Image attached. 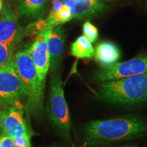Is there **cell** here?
Listing matches in <instances>:
<instances>
[{
	"label": "cell",
	"mask_w": 147,
	"mask_h": 147,
	"mask_svg": "<svg viewBox=\"0 0 147 147\" xmlns=\"http://www.w3.org/2000/svg\"><path fill=\"white\" fill-rule=\"evenodd\" d=\"M24 33L18 25L12 6L6 3L3 6L0 16V42L15 49Z\"/></svg>",
	"instance_id": "cell-8"
},
{
	"label": "cell",
	"mask_w": 147,
	"mask_h": 147,
	"mask_svg": "<svg viewBox=\"0 0 147 147\" xmlns=\"http://www.w3.org/2000/svg\"><path fill=\"white\" fill-rule=\"evenodd\" d=\"M121 57L119 47L110 41H104L97 45L94 57L102 67H108L118 63Z\"/></svg>",
	"instance_id": "cell-11"
},
{
	"label": "cell",
	"mask_w": 147,
	"mask_h": 147,
	"mask_svg": "<svg viewBox=\"0 0 147 147\" xmlns=\"http://www.w3.org/2000/svg\"><path fill=\"white\" fill-rule=\"evenodd\" d=\"M48 29L46 20H39V21L35 22V23L31 24L27 27V30L25 33L30 35H38L42 31Z\"/></svg>",
	"instance_id": "cell-17"
},
{
	"label": "cell",
	"mask_w": 147,
	"mask_h": 147,
	"mask_svg": "<svg viewBox=\"0 0 147 147\" xmlns=\"http://www.w3.org/2000/svg\"><path fill=\"white\" fill-rule=\"evenodd\" d=\"M3 108L1 134L12 139L17 147H32L31 136L21 104Z\"/></svg>",
	"instance_id": "cell-6"
},
{
	"label": "cell",
	"mask_w": 147,
	"mask_h": 147,
	"mask_svg": "<svg viewBox=\"0 0 147 147\" xmlns=\"http://www.w3.org/2000/svg\"><path fill=\"white\" fill-rule=\"evenodd\" d=\"M3 117V108L0 106V132L1 131V129H2Z\"/></svg>",
	"instance_id": "cell-19"
},
{
	"label": "cell",
	"mask_w": 147,
	"mask_h": 147,
	"mask_svg": "<svg viewBox=\"0 0 147 147\" xmlns=\"http://www.w3.org/2000/svg\"><path fill=\"white\" fill-rule=\"evenodd\" d=\"M47 112L49 121L56 131L66 140L70 141V116L59 73L51 74Z\"/></svg>",
	"instance_id": "cell-4"
},
{
	"label": "cell",
	"mask_w": 147,
	"mask_h": 147,
	"mask_svg": "<svg viewBox=\"0 0 147 147\" xmlns=\"http://www.w3.org/2000/svg\"><path fill=\"white\" fill-rule=\"evenodd\" d=\"M0 147H17L10 137L1 134L0 135Z\"/></svg>",
	"instance_id": "cell-18"
},
{
	"label": "cell",
	"mask_w": 147,
	"mask_h": 147,
	"mask_svg": "<svg viewBox=\"0 0 147 147\" xmlns=\"http://www.w3.org/2000/svg\"><path fill=\"white\" fill-rule=\"evenodd\" d=\"M26 97V89L12 60L0 67V106L21 104V100Z\"/></svg>",
	"instance_id": "cell-5"
},
{
	"label": "cell",
	"mask_w": 147,
	"mask_h": 147,
	"mask_svg": "<svg viewBox=\"0 0 147 147\" xmlns=\"http://www.w3.org/2000/svg\"><path fill=\"white\" fill-rule=\"evenodd\" d=\"M120 147H138L136 145L134 144H130V145H124V146H120Z\"/></svg>",
	"instance_id": "cell-20"
},
{
	"label": "cell",
	"mask_w": 147,
	"mask_h": 147,
	"mask_svg": "<svg viewBox=\"0 0 147 147\" xmlns=\"http://www.w3.org/2000/svg\"><path fill=\"white\" fill-rule=\"evenodd\" d=\"M99 1H113V0H99Z\"/></svg>",
	"instance_id": "cell-22"
},
{
	"label": "cell",
	"mask_w": 147,
	"mask_h": 147,
	"mask_svg": "<svg viewBox=\"0 0 147 147\" xmlns=\"http://www.w3.org/2000/svg\"><path fill=\"white\" fill-rule=\"evenodd\" d=\"M147 123L135 116L92 121L84 128V139L91 145H104L142 137Z\"/></svg>",
	"instance_id": "cell-1"
},
{
	"label": "cell",
	"mask_w": 147,
	"mask_h": 147,
	"mask_svg": "<svg viewBox=\"0 0 147 147\" xmlns=\"http://www.w3.org/2000/svg\"><path fill=\"white\" fill-rule=\"evenodd\" d=\"M147 73V53H142L125 61L104 67L94 74L95 80L104 82Z\"/></svg>",
	"instance_id": "cell-7"
},
{
	"label": "cell",
	"mask_w": 147,
	"mask_h": 147,
	"mask_svg": "<svg viewBox=\"0 0 147 147\" xmlns=\"http://www.w3.org/2000/svg\"><path fill=\"white\" fill-rule=\"evenodd\" d=\"M14 49L0 42V67L13 60Z\"/></svg>",
	"instance_id": "cell-15"
},
{
	"label": "cell",
	"mask_w": 147,
	"mask_h": 147,
	"mask_svg": "<svg viewBox=\"0 0 147 147\" xmlns=\"http://www.w3.org/2000/svg\"><path fill=\"white\" fill-rule=\"evenodd\" d=\"M3 1L2 0H0V12H1V10H2V8H3Z\"/></svg>",
	"instance_id": "cell-21"
},
{
	"label": "cell",
	"mask_w": 147,
	"mask_h": 147,
	"mask_svg": "<svg viewBox=\"0 0 147 147\" xmlns=\"http://www.w3.org/2000/svg\"><path fill=\"white\" fill-rule=\"evenodd\" d=\"M50 147H62V146H50Z\"/></svg>",
	"instance_id": "cell-23"
},
{
	"label": "cell",
	"mask_w": 147,
	"mask_h": 147,
	"mask_svg": "<svg viewBox=\"0 0 147 147\" xmlns=\"http://www.w3.org/2000/svg\"><path fill=\"white\" fill-rule=\"evenodd\" d=\"M16 71L26 89L27 116L38 117L43 110L45 85L40 81L30 53V47L18 51L13 57Z\"/></svg>",
	"instance_id": "cell-2"
},
{
	"label": "cell",
	"mask_w": 147,
	"mask_h": 147,
	"mask_svg": "<svg viewBox=\"0 0 147 147\" xmlns=\"http://www.w3.org/2000/svg\"><path fill=\"white\" fill-rule=\"evenodd\" d=\"M101 99L110 104L133 106L147 102V73L102 82Z\"/></svg>",
	"instance_id": "cell-3"
},
{
	"label": "cell",
	"mask_w": 147,
	"mask_h": 147,
	"mask_svg": "<svg viewBox=\"0 0 147 147\" xmlns=\"http://www.w3.org/2000/svg\"><path fill=\"white\" fill-rule=\"evenodd\" d=\"M146 8H147V0H146Z\"/></svg>",
	"instance_id": "cell-24"
},
{
	"label": "cell",
	"mask_w": 147,
	"mask_h": 147,
	"mask_svg": "<svg viewBox=\"0 0 147 147\" xmlns=\"http://www.w3.org/2000/svg\"><path fill=\"white\" fill-rule=\"evenodd\" d=\"M65 32L61 26L51 29L48 38V51L50 59L49 70L51 74L59 73L65 49Z\"/></svg>",
	"instance_id": "cell-10"
},
{
	"label": "cell",
	"mask_w": 147,
	"mask_h": 147,
	"mask_svg": "<svg viewBox=\"0 0 147 147\" xmlns=\"http://www.w3.org/2000/svg\"><path fill=\"white\" fill-rule=\"evenodd\" d=\"M51 0H16L18 15L22 17L38 18L45 12Z\"/></svg>",
	"instance_id": "cell-12"
},
{
	"label": "cell",
	"mask_w": 147,
	"mask_h": 147,
	"mask_svg": "<svg viewBox=\"0 0 147 147\" xmlns=\"http://www.w3.org/2000/svg\"><path fill=\"white\" fill-rule=\"evenodd\" d=\"M51 29H47L36 36L34 44L30 47V53L36 67L40 81L46 84V78L50 67L48 51V38Z\"/></svg>",
	"instance_id": "cell-9"
},
{
	"label": "cell",
	"mask_w": 147,
	"mask_h": 147,
	"mask_svg": "<svg viewBox=\"0 0 147 147\" xmlns=\"http://www.w3.org/2000/svg\"><path fill=\"white\" fill-rule=\"evenodd\" d=\"M99 0H86L84 2L76 3L73 12V18L82 20L103 12L105 5Z\"/></svg>",
	"instance_id": "cell-13"
},
{
	"label": "cell",
	"mask_w": 147,
	"mask_h": 147,
	"mask_svg": "<svg viewBox=\"0 0 147 147\" xmlns=\"http://www.w3.org/2000/svg\"><path fill=\"white\" fill-rule=\"evenodd\" d=\"M70 53L77 59H93L95 49L85 37L80 36L71 44Z\"/></svg>",
	"instance_id": "cell-14"
},
{
	"label": "cell",
	"mask_w": 147,
	"mask_h": 147,
	"mask_svg": "<svg viewBox=\"0 0 147 147\" xmlns=\"http://www.w3.org/2000/svg\"><path fill=\"white\" fill-rule=\"evenodd\" d=\"M82 31L84 36L91 43L95 42L98 38V29L91 22L87 21L84 23Z\"/></svg>",
	"instance_id": "cell-16"
}]
</instances>
